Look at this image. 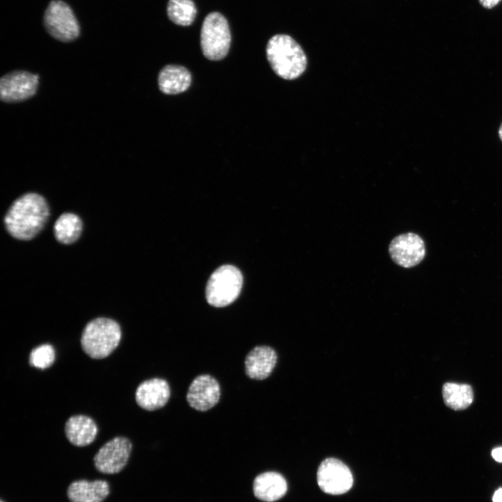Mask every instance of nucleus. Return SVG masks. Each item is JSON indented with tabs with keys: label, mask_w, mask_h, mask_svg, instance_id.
I'll return each mask as SVG.
<instances>
[{
	"label": "nucleus",
	"mask_w": 502,
	"mask_h": 502,
	"mask_svg": "<svg viewBox=\"0 0 502 502\" xmlns=\"http://www.w3.org/2000/svg\"><path fill=\"white\" fill-rule=\"evenodd\" d=\"M44 25L50 36L62 42H70L79 34L78 22L70 7L61 0H53L44 15Z\"/></svg>",
	"instance_id": "423d86ee"
},
{
	"label": "nucleus",
	"mask_w": 502,
	"mask_h": 502,
	"mask_svg": "<svg viewBox=\"0 0 502 502\" xmlns=\"http://www.w3.org/2000/svg\"><path fill=\"white\" fill-rule=\"evenodd\" d=\"M441 392L445 405L454 411L466 409L474 400L473 388L468 383L446 382Z\"/></svg>",
	"instance_id": "a211bd4d"
},
{
	"label": "nucleus",
	"mask_w": 502,
	"mask_h": 502,
	"mask_svg": "<svg viewBox=\"0 0 502 502\" xmlns=\"http://www.w3.org/2000/svg\"><path fill=\"white\" fill-rule=\"evenodd\" d=\"M49 215V206L43 196L26 193L11 204L5 215L4 224L13 237L30 240L43 229Z\"/></svg>",
	"instance_id": "f257e3e1"
},
{
	"label": "nucleus",
	"mask_w": 502,
	"mask_h": 502,
	"mask_svg": "<svg viewBox=\"0 0 502 502\" xmlns=\"http://www.w3.org/2000/svg\"><path fill=\"white\" fill-rule=\"evenodd\" d=\"M388 251L396 264L403 268H411L424 259L425 245L419 235L408 232L395 237L389 245Z\"/></svg>",
	"instance_id": "1a4fd4ad"
},
{
	"label": "nucleus",
	"mask_w": 502,
	"mask_h": 502,
	"mask_svg": "<svg viewBox=\"0 0 502 502\" xmlns=\"http://www.w3.org/2000/svg\"><path fill=\"white\" fill-rule=\"evenodd\" d=\"M243 284L241 271L234 266L224 265L211 275L206 289L208 303L214 307H225L238 296Z\"/></svg>",
	"instance_id": "39448f33"
},
{
	"label": "nucleus",
	"mask_w": 502,
	"mask_h": 502,
	"mask_svg": "<svg viewBox=\"0 0 502 502\" xmlns=\"http://www.w3.org/2000/svg\"><path fill=\"white\" fill-rule=\"evenodd\" d=\"M276 352L268 346L254 347L245 360V374L252 379L263 380L273 372L277 363Z\"/></svg>",
	"instance_id": "ddd939ff"
},
{
	"label": "nucleus",
	"mask_w": 502,
	"mask_h": 502,
	"mask_svg": "<svg viewBox=\"0 0 502 502\" xmlns=\"http://www.w3.org/2000/svg\"><path fill=\"white\" fill-rule=\"evenodd\" d=\"M132 445L123 436H116L105 443L93 457L96 469L105 474H114L126 466Z\"/></svg>",
	"instance_id": "6e6552de"
},
{
	"label": "nucleus",
	"mask_w": 502,
	"mask_h": 502,
	"mask_svg": "<svg viewBox=\"0 0 502 502\" xmlns=\"http://www.w3.org/2000/svg\"><path fill=\"white\" fill-rule=\"evenodd\" d=\"M231 33L226 18L220 13L206 16L200 32V45L204 56L209 60H221L227 54Z\"/></svg>",
	"instance_id": "20e7f679"
},
{
	"label": "nucleus",
	"mask_w": 502,
	"mask_h": 502,
	"mask_svg": "<svg viewBox=\"0 0 502 502\" xmlns=\"http://www.w3.org/2000/svg\"><path fill=\"white\" fill-rule=\"evenodd\" d=\"M317 482L321 490L330 495H340L349 492L353 483L350 469L341 460L328 457L319 464Z\"/></svg>",
	"instance_id": "0eeeda50"
},
{
	"label": "nucleus",
	"mask_w": 502,
	"mask_h": 502,
	"mask_svg": "<svg viewBox=\"0 0 502 502\" xmlns=\"http://www.w3.org/2000/svg\"><path fill=\"white\" fill-rule=\"evenodd\" d=\"M484 8L491 9L496 6L501 0H478Z\"/></svg>",
	"instance_id": "4be33fe9"
},
{
	"label": "nucleus",
	"mask_w": 502,
	"mask_h": 502,
	"mask_svg": "<svg viewBox=\"0 0 502 502\" xmlns=\"http://www.w3.org/2000/svg\"><path fill=\"white\" fill-rule=\"evenodd\" d=\"M38 76L17 70L3 76L0 81L1 99L6 102H18L32 97L37 90Z\"/></svg>",
	"instance_id": "9d476101"
},
{
	"label": "nucleus",
	"mask_w": 502,
	"mask_h": 502,
	"mask_svg": "<svg viewBox=\"0 0 502 502\" xmlns=\"http://www.w3.org/2000/svg\"><path fill=\"white\" fill-rule=\"evenodd\" d=\"M266 52L273 70L283 79H296L306 69L305 52L300 45L288 35L277 34L271 37Z\"/></svg>",
	"instance_id": "f03ea898"
},
{
	"label": "nucleus",
	"mask_w": 502,
	"mask_h": 502,
	"mask_svg": "<svg viewBox=\"0 0 502 502\" xmlns=\"http://www.w3.org/2000/svg\"><path fill=\"white\" fill-rule=\"evenodd\" d=\"M499 137H500V138H501V141H502V123H501V126H500V128H499Z\"/></svg>",
	"instance_id": "393cba45"
},
{
	"label": "nucleus",
	"mask_w": 502,
	"mask_h": 502,
	"mask_svg": "<svg viewBox=\"0 0 502 502\" xmlns=\"http://www.w3.org/2000/svg\"><path fill=\"white\" fill-rule=\"evenodd\" d=\"M121 338V329L114 320L98 317L84 327L81 337L84 352L93 359L109 356L118 347Z\"/></svg>",
	"instance_id": "7ed1b4c3"
},
{
	"label": "nucleus",
	"mask_w": 502,
	"mask_h": 502,
	"mask_svg": "<svg viewBox=\"0 0 502 502\" xmlns=\"http://www.w3.org/2000/svg\"><path fill=\"white\" fill-rule=\"evenodd\" d=\"M29 360L34 367L41 370L48 368L55 360L54 349L49 344L40 345L31 350Z\"/></svg>",
	"instance_id": "412c9836"
},
{
	"label": "nucleus",
	"mask_w": 502,
	"mask_h": 502,
	"mask_svg": "<svg viewBox=\"0 0 502 502\" xmlns=\"http://www.w3.org/2000/svg\"><path fill=\"white\" fill-rule=\"evenodd\" d=\"M83 225L80 218L73 213L61 214L54 225V236L63 244H71L80 236Z\"/></svg>",
	"instance_id": "6ab92c4d"
},
{
	"label": "nucleus",
	"mask_w": 502,
	"mask_h": 502,
	"mask_svg": "<svg viewBox=\"0 0 502 502\" xmlns=\"http://www.w3.org/2000/svg\"><path fill=\"white\" fill-rule=\"evenodd\" d=\"M252 488L257 499L266 502H274L286 494L287 483L282 474L267 471L254 478Z\"/></svg>",
	"instance_id": "4468645a"
},
{
	"label": "nucleus",
	"mask_w": 502,
	"mask_h": 502,
	"mask_svg": "<svg viewBox=\"0 0 502 502\" xmlns=\"http://www.w3.org/2000/svg\"><path fill=\"white\" fill-rule=\"evenodd\" d=\"M492 500L493 502H502V488L496 491Z\"/></svg>",
	"instance_id": "b1692460"
},
{
	"label": "nucleus",
	"mask_w": 502,
	"mask_h": 502,
	"mask_svg": "<svg viewBox=\"0 0 502 502\" xmlns=\"http://www.w3.org/2000/svg\"><path fill=\"white\" fill-rule=\"evenodd\" d=\"M192 76L183 66L167 65L158 75L160 90L165 94L174 95L185 91L190 86Z\"/></svg>",
	"instance_id": "f3484780"
},
{
	"label": "nucleus",
	"mask_w": 502,
	"mask_h": 502,
	"mask_svg": "<svg viewBox=\"0 0 502 502\" xmlns=\"http://www.w3.org/2000/svg\"><path fill=\"white\" fill-rule=\"evenodd\" d=\"M170 397V388L162 379L153 378L141 383L135 392L137 404L147 411H155L163 407Z\"/></svg>",
	"instance_id": "f8f14e48"
},
{
	"label": "nucleus",
	"mask_w": 502,
	"mask_h": 502,
	"mask_svg": "<svg viewBox=\"0 0 502 502\" xmlns=\"http://www.w3.org/2000/svg\"><path fill=\"white\" fill-rule=\"evenodd\" d=\"M220 397V385L218 381L209 374H201L194 379L186 395L189 405L199 411L211 409L216 405Z\"/></svg>",
	"instance_id": "9b49d317"
},
{
	"label": "nucleus",
	"mask_w": 502,
	"mask_h": 502,
	"mask_svg": "<svg viewBox=\"0 0 502 502\" xmlns=\"http://www.w3.org/2000/svg\"><path fill=\"white\" fill-rule=\"evenodd\" d=\"M492 457L499 462H502V447L496 448L492 451Z\"/></svg>",
	"instance_id": "5701e85b"
},
{
	"label": "nucleus",
	"mask_w": 502,
	"mask_h": 502,
	"mask_svg": "<svg viewBox=\"0 0 502 502\" xmlns=\"http://www.w3.org/2000/svg\"><path fill=\"white\" fill-rule=\"evenodd\" d=\"M0 502H5V501H3V500H1V501H0Z\"/></svg>",
	"instance_id": "a878e982"
},
{
	"label": "nucleus",
	"mask_w": 502,
	"mask_h": 502,
	"mask_svg": "<svg viewBox=\"0 0 502 502\" xmlns=\"http://www.w3.org/2000/svg\"><path fill=\"white\" fill-rule=\"evenodd\" d=\"M97 432L98 427L94 420L84 415L73 416L66 423V436L75 446L89 445L94 441Z\"/></svg>",
	"instance_id": "dca6fc26"
},
{
	"label": "nucleus",
	"mask_w": 502,
	"mask_h": 502,
	"mask_svg": "<svg viewBox=\"0 0 502 502\" xmlns=\"http://www.w3.org/2000/svg\"><path fill=\"white\" fill-rule=\"evenodd\" d=\"M109 494L106 480H78L70 484L67 496L70 502H102Z\"/></svg>",
	"instance_id": "2eb2a0df"
},
{
	"label": "nucleus",
	"mask_w": 502,
	"mask_h": 502,
	"mask_svg": "<svg viewBox=\"0 0 502 502\" xmlns=\"http://www.w3.org/2000/svg\"><path fill=\"white\" fill-rule=\"evenodd\" d=\"M167 13L174 23L189 26L195 19L197 8L192 0H169Z\"/></svg>",
	"instance_id": "aec40b11"
}]
</instances>
